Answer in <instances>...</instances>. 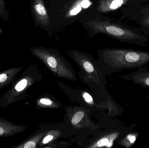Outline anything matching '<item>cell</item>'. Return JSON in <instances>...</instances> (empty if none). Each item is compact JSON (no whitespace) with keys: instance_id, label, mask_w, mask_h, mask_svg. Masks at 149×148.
I'll return each instance as SVG.
<instances>
[{"instance_id":"cell-19","label":"cell","mask_w":149,"mask_h":148,"mask_svg":"<svg viewBox=\"0 0 149 148\" xmlns=\"http://www.w3.org/2000/svg\"><path fill=\"white\" fill-rule=\"evenodd\" d=\"M147 98H148V100L149 101V93L148 94V96H147Z\"/></svg>"},{"instance_id":"cell-11","label":"cell","mask_w":149,"mask_h":148,"mask_svg":"<svg viewBox=\"0 0 149 148\" xmlns=\"http://www.w3.org/2000/svg\"><path fill=\"white\" fill-rule=\"evenodd\" d=\"M139 134L137 133L129 134L121 141V145L127 148L131 147L135 142Z\"/></svg>"},{"instance_id":"cell-6","label":"cell","mask_w":149,"mask_h":148,"mask_svg":"<svg viewBox=\"0 0 149 148\" xmlns=\"http://www.w3.org/2000/svg\"><path fill=\"white\" fill-rule=\"evenodd\" d=\"M32 9L37 22L45 27L49 25L50 18L45 6L43 0H33Z\"/></svg>"},{"instance_id":"cell-8","label":"cell","mask_w":149,"mask_h":148,"mask_svg":"<svg viewBox=\"0 0 149 148\" xmlns=\"http://www.w3.org/2000/svg\"><path fill=\"white\" fill-rule=\"evenodd\" d=\"M27 128L0 117V137H8L24 132Z\"/></svg>"},{"instance_id":"cell-18","label":"cell","mask_w":149,"mask_h":148,"mask_svg":"<svg viewBox=\"0 0 149 148\" xmlns=\"http://www.w3.org/2000/svg\"><path fill=\"white\" fill-rule=\"evenodd\" d=\"M40 102L42 104H45V105H49L52 103L51 101L50 100H48L46 99H42L40 101Z\"/></svg>"},{"instance_id":"cell-4","label":"cell","mask_w":149,"mask_h":148,"mask_svg":"<svg viewBox=\"0 0 149 148\" xmlns=\"http://www.w3.org/2000/svg\"><path fill=\"white\" fill-rule=\"evenodd\" d=\"M123 19L135 23L143 33L149 36V3H130L123 8Z\"/></svg>"},{"instance_id":"cell-2","label":"cell","mask_w":149,"mask_h":148,"mask_svg":"<svg viewBox=\"0 0 149 148\" xmlns=\"http://www.w3.org/2000/svg\"><path fill=\"white\" fill-rule=\"evenodd\" d=\"M100 56L113 72L143 67L149 63V52L130 49H103Z\"/></svg>"},{"instance_id":"cell-7","label":"cell","mask_w":149,"mask_h":148,"mask_svg":"<svg viewBox=\"0 0 149 148\" xmlns=\"http://www.w3.org/2000/svg\"><path fill=\"white\" fill-rule=\"evenodd\" d=\"M133 0H99L97 10L99 12L108 13L115 11L128 5Z\"/></svg>"},{"instance_id":"cell-12","label":"cell","mask_w":149,"mask_h":148,"mask_svg":"<svg viewBox=\"0 0 149 148\" xmlns=\"http://www.w3.org/2000/svg\"><path fill=\"white\" fill-rule=\"evenodd\" d=\"M85 115V113L83 111H80L77 112L72 119V123L73 125H76L79 122Z\"/></svg>"},{"instance_id":"cell-1","label":"cell","mask_w":149,"mask_h":148,"mask_svg":"<svg viewBox=\"0 0 149 148\" xmlns=\"http://www.w3.org/2000/svg\"><path fill=\"white\" fill-rule=\"evenodd\" d=\"M94 34H102L125 43L141 47L149 46V36L137 27L129 26L119 21L94 19L85 22Z\"/></svg>"},{"instance_id":"cell-20","label":"cell","mask_w":149,"mask_h":148,"mask_svg":"<svg viewBox=\"0 0 149 148\" xmlns=\"http://www.w3.org/2000/svg\"><path fill=\"white\" fill-rule=\"evenodd\" d=\"M2 30H1V28H0V34H1V33H2Z\"/></svg>"},{"instance_id":"cell-13","label":"cell","mask_w":149,"mask_h":148,"mask_svg":"<svg viewBox=\"0 0 149 148\" xmlns=\"http://www.w3.org/2000/svg\"><path fill=\"white\" fill-rule=\"evenodd\" d=\"M112 143H110L109 139L107 138H103L100 140L96 143V147H110L109 145H112Z\"/></svg>"},{"instance_id":"cell-15","label":"cell","mask_w":149,"mask_h":148,"mask_svg":"<svg viewBox=\"0 0 149 148\" xmlns=\"http://www.w3.org/2000/svg\"><path fill=\"white\" fill-rule=\"evenodd\" d=\"M149 0H133L130 3L133 4H140L148 3Z\"/></svg>"},{"instance_id":"cell-5","label":"cell","mask_w":149,"mask_h":148,"mask_svg":"<svg viewBox=\"0 0 149 148\" xmlns=\"http://www.w3.org/2000/svg\"><path fill=\"white\" fill-rule=\"evenodd\" d=\"M120 77L140 85L142 87H149V70L148 68L141 67L132 73L121 76Z\"/></svg>"},{"instance_id":"cell-9","label":"cell","mask_w":149,"mask_h":148,"mask_svg":"<svg viewBox=\"0 0 149 148\" xmlns=\"http://www.w3.org/2000/svg\"><path fill=\"white\" fill-rule=\"evenodd\" d=\"M93 3V0H73L69 5L68 9L65 11L64 17L70 19L74 17L82 10L89 8Z\"/></svg>"},{"instance_id":"cell-14","label":"cell","mask_w":149,"mask_h":148,"mask_svg":"<svg viewBox=\"0 0 149 148\" xmlns=\"http://www.w3.org/2000/svg\"><path fill=\"white\" fill-rule=\"evenodd\" d=\"M83 97L85 101L88 103H92L93 101V98L91 95L87 93H85L83 94Z\"/></svg>"},{"instance_id":"cell-10","label":"cell","mask_w":149,"mask_h":148,"mask_svg":"<svg viewBox=\"0 0 149 148\" xmlns=\"http://www.w3.org/2000/svg\"><path fill=\"white\" fill-rule=\"evenodd\" d=\"M23 67H12L0 73V89L13 82L17 74L22 69Z\"/></svg>"},{"instance_id":"cell-16","label":"cell","mask_w":149,"mask_h":148,"mask_svg":"<svg viewBox=\"0 0 149 148\" xmlns=\"http://www.w3.org/2000/svg\"><path fill=\"white\" fill-rule=\"evenodd\" d=\"M0 14L4 15V3L3 0H0Z\"/></svg>"},{"instance_id":"cell-3","label":"cell","mask_w":149,"mask_h":148,"mask_svg":"<svg viewBox=\"0 0 149 148\" xmlns=\"http://www.w3.org/2000/svg\"><path fill=\"white\" fill-rule=\"evenodd\" d=\"M31 53L57 76L72 81L76 80L74 70L57 51L44 47H33L31 48Z\"/></svg>"},{"instance_id":"cell-17","label":"cell","mask_w":149,"mask_h":148,"mask_svg":"<svg viewBox=\"0 0 149 148\" xmlns=\"http://www.w3.org/2000/svg\"><path fill=\"white\" fill-rule=\"evenodd\" d=\"M53 136L52 135H48L46 136L42 141V143L43 144H47L49 142L51 141L53 139Z\"/></svg>"}]
</instances>
